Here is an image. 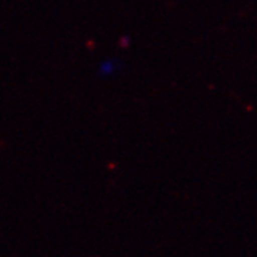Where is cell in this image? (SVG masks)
Returning <instances> with one entry per match:
<instances>
[{"instance_id":"obj_1","label":"cell","mask_w":257,"mask_h":257,"mask_svg":"<svg viewBox=\"0 0 257 257\" xmlns=\"http://www.w3.org/2000/svg\"><path fill=\"white\" fill-rule=\"evenodd\" d=\"M115 70H117V63L115 61H104L98 67V72L101 75H114Z\"/></svg>"}]
</instances>
